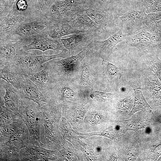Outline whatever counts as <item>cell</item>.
<instances>
[{
    "label": "cell",
    "mask_w": 161,
    "mask_h": 161,
    "mask_svg": "<svg viewBox=\"0 0 161 161\" xmlns=\"http://www.w3.org/2000/svg\"><path fill=\"white\" fill-rule=\"evenodd\" d=\"M146 15L141 10H136L128 12L120 16H116L117 24L123 34L129 36L142 30Z\"/></svg>",
    "instance_id": "cell-9"
},
{
    "label": "cell",
    "mask_w": 161,
    "mask_h": 161,
    "mask_svg": "<svg viewBox=\"0 0 161 161\" xmlns=\"http://www.w3.org/2000/svg\"><path fill=\"white\" fill-rule=\"evenodd\" d=\"M70 55L68 52L62 51L55 55H38L28 53L23 49L19 51L15 60L12 63L23 76L39 72L44 68V64L54 59L65 58Z\"/></svg>",
    "instance_id": "cell-3"
},
{
    "label": "cell",
    "mask_w": 161,
    "mask_h": 161,
    "mask_svg": "<svg viewBox=\"0 0 161 161\" xmlns=\"http://www.w3.org/2000/svg\"><path fill=\"white\" fill-rule=\"evenodd\" d=\"M69 23L75 29L82 33H91L97 35L105 32L85 11L78 15Z\"/></svg>",
    "instance_id": "cell-21"
},
{
    "label": "cell",
    "mask_w": 161,
    "mask_h": 161,
    "mask_svg": "<svg viewBox=\"0 0 161 161\" xmlns=\"http://www.w3.org/2000/svg\"><path fill=\"white\" fill-rule=\"evenodd\" d=\"M129 45L137 48L139 52H151L161 49V35L142 30L136 34L127 36L126 39Z\"/></svg>",
    "instance_id": "cell-8"
},
{
    "label": "cell",
    "mask_w": 161,
    "mask_h": 161,
    "mask_svg": "<svg viewBox=\"0 0 161 161\" xmlns=\"http://www.w3.org/2000/svg\"><path fill=\"white\" fill-rule=\"evenodd\" d=\"M139 79L141 87L149 93L157 106H161V82L158 78L148 68L141 72Z\"/></svg>",
    "instance_id": "cell-13"
},
{
    "label": "cell",
    "mask_w": 161,
    "mask_h": 161,
    "mask_svg": "<svg viewBox=\"0 0 161 161\" xmlns=\"http://www.w3.org/2000/svg\"><path fill=\"white\" fill-rule=\"evenodd\" d=\"M55 0H44L45 6V13L47 9L55 2Z\"/></svg>",
    "instance_id": "cell-34"
},
{
    "label": "cell",
    "mask_w": 161,
    "mask_h": 161,
    "mask_svg": "<svg viewBox=\"0 0 161 161\" xmlns=\"http://www.w3.org/2000/svg\"><path fill=\"white\" fill-rule=\"evenodd\" d=\"M87 59V58L86 61L84 63L83 66L80 81L83 85L92 89L94 83L90 73L89 63Z\"/></svg>",
    "instance_id": "cell-29"
},
{
    "label": "cell",
    "mask_w": 161,
    "mask_h": 161,
    "mask_svg": "<svg viewBox=\"0 0 161 161\" xmlns=\"http://www.w3.org/2000/svg\"><path fill=\"white\" fill-rule=\"evenodd\" d=\"M51 24L44 13L34 20L20 23L12 31L4 35H17L22 38L35 35L41 33Z\"/></svg>",
    "instance_id": "cell-11"
},
{
    "label": "cell",
    "mask_w": 161,
    "mask_h": 161,
    "mask_svg": "<svg viewBox=\"0 0 161 161\" xmlns=\"http://www.w3.org/2000/svg\"><path fill=\"white\" fill-rule=\"evenodd\" d=\"M123 125L127 130H130L135 131L139 129L145 128L144 125L139 121H135L131 120L123 121Z\"/></svg>",
    "instance_id": "cell-32"
},
{
    "label": "cell",
    "mask_w": 161,
    "mask_h": 161,
    "mask_svg": "<svg viewBox=\"0 0 161 161\" xmlns=\"http://www.w3.org/2000/svg\"><path fill=\"white\" fill-rule=\"evenodd\" d=\"M86 8L68 0H55L44 13L51 23H69Z\"/></svg>",
    "instance_id": "cell-5"
},
{
    "label": "cell",
    "mask_w": 161,
    "mask_h": 161,
    "mask_svg": "<svg viewBox=\"0 0 161 161\" xmlns=\"http://www.w3.org/2000/svg\"><path fill=\"white\" fill-rule=\"evenodd\" d=\"M42 11L44 13L45 11V6L44 0H38Z\"/></svg>",
    "instance_id": "cell-35"
},
{
    "label": "cell",
    "mask_w": 161,
    "mask_h": 161,
    "mask_svg": "<svg viewBox=\"0 0 161 161\" xmlns=\"http://www.w3.org/2000/svg\"><path fill=\"white\" fill-rule=\"evenodd\" d=\"M142 30L161 35V12L151 13L146 15Z\"/></svg>",
    "instance_id": "cell-26"
},
{
    "label": "cell",
    "mask_w": 161,
    "mask_h": 161,
    "mask_svg": "<svg viewBox=\"0 0 161 161\" xmlns=\"http://www.w3.org/2000/svg\"><path fill=\"white\" fill-rule=\"evenodd\" d=\"M36 107L41 115L40 138L41 146L50 150L58 149L62 142L58 125L61 116L58 105L53 103H43Z\"/></svg>",
    "instance_id": "cell-2"
},
{
    "label": "cell",
    "mask_w": 161,
    "mask_h": 161,
    "mask_svg": "<svg viewBox=\"0 0 161 161\" xmlns=\"http://www.w3.org/2000/svg\"><path fill=\"white\" fill-rule=\"evenodd\" d=\"M158 160H161V156L158 159Z\"/></svg>",
    "instance_id": "cell-38"
},
{
    "label": "cell",
    "mask_w": 161,
    "mask_h": 161,
    "mask_svg": "<svg viewBox=\"0 0 161 161\" xmlns=\"http://www.w3.org/2000/svg\"><path fill=\"white\" fill-rule=\"evenodd\" d=\"M149 69L152 72L161 82V60L152 52H143L139 53Z\"/></svg>",
    "instance_id": "cell-27"
},
{
    "label": "cell",
    "mask_w": 161,
    "mask_h": 161,
    "mask_svg": "<svg viewBox=\"0 0 161 161\" xmlns=\"http://www.w3.org/2000/svg\"><path fill=\"white\" fill-rule=\"evenodd\" d=\"M32 144L35 145L21 119L0 128V161H21V150Z\"/></svg>",
    "instance_id": "cell-1"
},
{
    "label": "cell",
    "mask_w": 161,
    "mask_h": 161,
    "mask_svg": "<svg viewBox=\"0 0 161 161\" xmlns=\"http://www.w3.org/2000/svg\"><path fill=\"white\" fill-rule=\"evenodd\" d=\"M21 98H24L31 100L39 106L48 103L44 95L37 86L28 78L23 77L17 89Z\"/></svg>",
    "instance_id": "cell-19"
},
{
    "label": "cell",
    "mask_w": 161,
    "mask_h": 161,
    "mask_svg": "<svg viewBox=\"0 0 161 161\" xmlns=\"http://www.w3.org/2000/svg\"><path fill=\"white\" fill-rule=\"evenodd\" d=\"M103 64L107 75L112 78L117 77L119 75V70L117 66L110 63L107 60H103Z\"/></svg>",
    "instance_id": "cell-31"
},
{
    "label": "cell",
    "mask_w": 161,
    "mask_h": 161,
    "mask_svg": "<svg viewBox=\"0 0 161 161\" xmlns=\"http://www.w3.org/2000/svg\"><path fill=\"white\" fill-rule=\"evenodd\" d=\"M12 8L24 18L25 22L34 20L44 14L38 0H17Z\"/></svg>",
    "instance_id": "cell-16"
},
{
    "label": "cell",
    "mask_w": 161,
    "mask_h": 161,
    "mask_svg": "<svg viewBox=\"0 0 161 161\" xmlns=\"http://www.w3.org/2000/svg\"><path fill=\"white\" fill-rule=\"evenodd\" d=\"M129 84L134 91V101L132 109L128 115L131 116L136 112L143 110L147 108L152 109L143 95L139 79L130 81Z\"/></svg>",
    "instance_id": "cell-25"
},
{
    "label": "cell",
    "mask_w": 161,
    "mask_h": 161,
    "mask_svg": "<svg viewBox=\"0 0 161 161\" xmlns=\"http://www.w3.org/2000/svg\"><path fill=\"white\" fill-rule=\"evenodd\" d=\"M21 161H40L63 160L59 151L46 149L34 144L29 145L20 151Z\"/></svg>",
    "instance_id": "cell-10"
},
{
    "label": "cell",
    "mask_w": 161,
    "mask_h": 161,
    "mask_svg": "<svg viewBox=\"0 0 161 161\" xmlns=\"http://www.w3.org/2000/svg\"><path fill=\"white\" fill-rule=\"evenodd\" d=\"M0 36L12 31L15 27L25 22L24 18L12 8L7 13L0 16Z\"/></svg>",
    "instance_id": "cell-22"
},
{
    "label": "cell",
    "mask_w": 161,
    "mask_h": 161,
    "mask_svg": "<svg viewBox=\"0 0 161 161\" xmlns=\"http://www.w3.org/2000/svg\"><path fill=\"white\" fill-rule=\"evenodd\" d=\"M96 35L91 33H80L74 34L69 38L61 39L70 56L75 52L82 50L94 41Z\"/></svg>",
    "instance_id": "cell-18"
},
{
    "label": "cell",
    "mask_w": 161,
    "mask_h": 161,
    "mask_svg": "<svg viewBox=\"0 0 161 161\" xmlns=\"http://www.w3.org/2000/svg\"><path fill=\"white\" fill-rule=\"evenodd\" d=\"M45 67L41 71L25 76L38 87L43 94L58 80L51 67L46 63Z\"/></svg>",
    "instance_id": "cell-20"
},
{
    "label": "cell",
    "mask_w": 161,
    "mask_h": 161,
    "mask_svg": "<svg viewBox=\"0 0 161 161\" xmlns=\"http://www.w3.org/2000/svg\"><path fill=\"white\" fill-rule=\"evenodd\" d=\"M36 104L31 100L21 98L18 113L27 126L34 144L41 146L40 132L42 117Z\"/></svg>",
    "instance_id": "cell-4"
},
{
    "label": "cell",
    "mask_w": 161,
    "mask_h": 161,
    "mask_svg": "<svg viewBox=\"0 0 161 161\" xmlns=\"http://www.w3.org/2000/svg\"><path fill=\"white\" fill-rule=\"evenodd\" d=\"M15 35L0 36V65L14 62L23 46L29 44L27 38Z\"/></svg>",
    "instance_id": "cell-6"
},
{
    "label": "cell",
    "mask_w": 161,
    "mask_h": 161,
    "mask_svg": "<svg viewBox=\"0 0 161 161\" xmlns=\"http://www.w3.org/2000/svg\"><path fill=\"white\" fill-rule=\"evenodd\" d=\"M94 41L75 55L58 61L50 60L46 63L52 69L58 79H64L76 68L93 47Z\"/></svg>",
    "instance_id": "cell-7"
},
{
    "label": "cell",
    "mask_w": 161,
    "mask_h": 161,
    "mask_svg": "<svg viewBox=\"0 0 161 161\" xmlns=\"http://www.w3.org/2000/svg\"><path fill=\"white\" fill-rule=\"evenodd\" d=\"M127 35L120 29L117 32L107 39L102 41H94L93 51L100 58L107 60L111 55L115 46L119 42L126 39Z\"/></svg>",
    "instance_id": "cell-15"
},
{
    "label": "cell",
    "mask_w": 161,
    "mask_h": 161,
    "mask_svg": "<svg viewBox=\"0 0 161 161\" xmlns=\"http://www.w3.org/2000/svg\"><path fill=\"white\" fill-rule=\"evenodd\" d=\"M5 8H6V7H5Z\"/></svg>",
    "instance_id": "cell-39"
},
{
    "label": "cell",
    "mask_w": 161,
    "mask_h": 161,
    "mask_svg": "<svg viewBox=\"0 0 161 161\" xmlns=\"http://www.w3.org/2000/svg\"><path fill=\"white\" fill-rule=\"evenodd\" d=\"M82 33L74 28L69 23L59 22L51 23L41 33L55 39H61L69 34Z\"/></svg>",
    "instance_id": "cell-23"
},
{
    "label": "cell",
    "mask_w": 161,
    "mask_h": 161,
    "mask_svg": "<svg viewBox=\"0 0 161 161\" xmlns=\"http://www.w3.org/2000/svg\"><path fill=\"white\" fill-rule=\"evenodd\" d=\"M29 37L30 43L23 47V49L25 51L30 49H38L44 52L51 49L57 51L68 52L61 39H54L43 33Z\"/></svg>",
    "instance_id": "cell-12"
},
{
    "label": "cell",
    "mask_w": 161,
    "mask_h": 161,
    "mask_svg": "<svg viewBox=\"0 0 161 161\" xmlns=\"http://www.w3.org/2000/svg\"><path fill=\"white\" fill-rule=\"evenodd\" d=\"M94 94L98 98L103 100H107L113 95L112 94L98 91L94 92Z\"/></svg>",
    "instance_id": "cell-33"
},
{
    "label": "cell",
    "mask_w": 161,
    "mask_h": 161,
    "mask_svg": "<svg viewBox=\"0 0 161 161\" xmlns=\"http://www.w3.org/2000/svg\"><path fill=\"white\" fill-rule=\"evenodd\" d=\"M141 10L146 13L161 11V0L147 1Z\"/></svg>",
    "instance_id": "cell-30"
},
{
    "label": "cell",
    "mask_w": 161,
    "mask_h": 161,
    "mask_svg": "<svg viewBox=\"0 0 161 161\" xmlns=\"http://www.w3.org/2000/svg\"><path fill=\"white\" fill-rule=\"evenodd\" d=\"M85 12L105 32L109 29L117 25L116 16L110 11L90 7L86 9Z\"/></svg>",
    "instance_id": "cell-17"
},
{
    "label": "cell",
    "mask_w": 161,
    "mask_h": 161,
    "mask_svg": "<svg viewBox=\"0 0 161 161\" xmlns=\"http://www.w3.org/2000/svg\"><path fill=\"white\" fill-rule=\"evenodd\" d=\"M0 106H4L13 112L18 113L21 98L18 90L11 83L0 78Z\"/></svg>",
    "instance_id": "cell-14"
},
{
    "label": "cell",
    "mask_w": 161,
    "mask_h": 161,
    "mask_svg": "<svg viewBox=\"0 0 161 161\" xmlns=\"http://www.w3.org/2000/svg\"><path fill=\"white\" fill-rule=\"evenodd\" d=\"M24 77L11 63L0 65V78L11 83L17 89Z\"/></svg>",
    "instance_id": "cell-24"
},
{
    "label": "cell",
    "mask_w": 161,
    "mask_h": 161,
    "mask_svg": "<svg viewBox=\"0 0 161 161\" xmlns=\"http://www.w3.org/2000/svg\"><path fill=\"white\" fill-rule=\"evenodd\" d=\"M17 0H7V4L8 6L10 8H11L13 4L16 2Z\"/></svg>",
    "instance_id": "cell-36"
},
{
    "label": "cell",
    "mask_w": 161,
    "mask_h": 161,
    "mask_svg": "<svg viewBox=\"0 0 161 161\" xmlns=\"http://www.w3.org/2000/svg\"><path fill=\"white\" fill-rule=\"evenodd\" d=\"M0 128L21 119L19 113L15 112L4 106H0Z\"/></svg>",
    "instance_id": "cell-28"
},
{
    "label": "cell",
    "mask_w": 161,
    "mask_h": 161,
    "mask_svg": "<svg viewBox=\"0 0 161 161\" xmlns=\"http://www.w3.org/2000/svg\"><path fill=\"white\" fill-rule=\"evenodd\" d=\"M7 0H0V7L8 6L7 4Z\"/></svg>",
    "instance_id": "cell-37"
}]
</instances>
